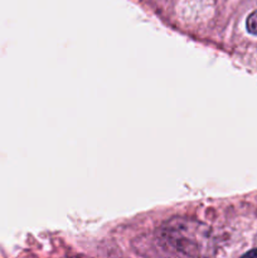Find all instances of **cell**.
<instances>
[{"label":"cell","instance_id":"cell-4","mask_svg":"<svg viewBox=\"0 0 257 258\" xmlns=\"http://www.w3.org/2000/svg\"><path fill=\"white\" fill-rule=\"evenodd\" d=\"M254 247H257V234L256 237H254Z\"/></svg>","mask_w":257,"mask_h":258},{"label":"cell","instance_id":"cell-2","mask_svg":"<svg viewBox=\"0 0 257 258\" xmlns=\"http://www.w3.org/2000/svg\"><path fill=\"white\" fill-rule=\"evenodd\" d=\"M246 29L251 35L257 37V8L248 14L246 19Z\"/></svg>","mask_w":257,"mask_h":258},{"label":"cell","instance_id":"cell-1","mask_svg":"<svg viewBox=\"0 0 257 258\" xmlns=\"http://www.w3.org/2000/svg\"><path fill=\"white\" fill-rule=\"evenodd\" d=\"M156 241L164 251L180 257L209 256L213 249L211 228L188 217H173L163 222L156 231Z\"/></svg>","mask_w":257,"mask_h":258},{"label":"cell","instance_id":"cell-3","mask_svg":"<svg viewBox=\"0 0 257 258\" xmlns=\"http://www.w3.org/2000/svg\"><path fill=\"white\" fill-rule=\"evenodd\" d=\"M244 256H249V257H257V247H254V248L252 249V251L247 252V253L244 254Z\"/></svg>","mask_w":257,"mask_h":258}]
</instances>
